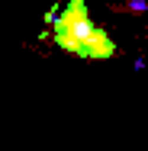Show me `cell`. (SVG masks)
<instances>
[{"mask_svg":"<svg viewBox=\"0 0 148 151\" xmlns=\"http://www.w3.org/2000/svg\"><path fill=\"white\" fill-rule=\"evenodd\" d=\"M55 42L68 55H81V58H113L116 55V42L90 23L87 0H64V13L55 16Z\"/></svg>","mask_w":148,"mask_h":151,"instance_id":"1","label":"cell"}]
</instances>
